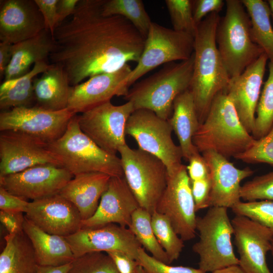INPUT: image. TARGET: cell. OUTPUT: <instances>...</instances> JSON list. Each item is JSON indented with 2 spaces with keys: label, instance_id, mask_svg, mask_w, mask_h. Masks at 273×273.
Instances as JSON below:
<instances>
[{
  "label": "cell",
  "instance_id": "obj_1",
  "mask_svg": "<svg viewBox=\"0 0 273 273\" xmlns=\"http://www.w3.org/2000/svg\"><path fill=\"white\" fill-rule=\"evenodd\" d=\"M104 2L79 0L71 19L55 31L49 59L64 69L71 86L138 63L143 51L146 38L124 17L103 15Z\"/></svg>",
  "mask_w": 273,
  "mask_h": 273
},
{
  "label": "cell",
  "instance_id": "obj_2",
  "mask_svg": "<svg viewBox=\"0 0 273 273\" xmlns=\"http://www.w3.org/2000/svg\"><path fill=\"white\" fill-rule=\"evenodd\" d=\"M218 13L205 17L197 25L194 36V62L189 89L200 123L204 120L214 98L226 88L230 76L218 51L216 32Z\"/></svg>",
  "mask_w": 273,
  "mask_h": 273
},
{
  "label": "cell",
  "instance_id": "obj_3",
  "mask_svg": "<svg viewBox=\"0 0 273 273\" xmlns=\"http://www.w3.org/2000/svg\"><path fill=\"white\" fill-rule=\"evenodd\" d=\"M254 141L224 92L214 98L206 118L193 138V144L200 153L212 151L227 159L244 152Z\"/></svg>",
  "mask_w": 273,
  "mask_h": 273
},
{
  "label": "cell",
  "instance_id": "obj_4",
  "mask_svg": "<svg viewBox=\"0 0 273 273\" xmlns=\"http://www.w3.org/2000/svg\"><path fill=\"white\" fill-rule=\"evenodd\" d=\"M194 62V53L188 60L164 65L159 71L135 83L124 98L134 110H149L168 120L175 98L190 88Z\"/></svg>",
  "mask_w": 273,
  "mask_h": 273
},
{
  "label": "cell",
  "instance_id": "obj_5",
  "mask_svg": "<svg viewBox=\"0 0 273 273\" xmlns=\"http://www.w3.org/2000/svg\"><path fill=\"white\" fill-rule=\"evenodd\" d=\"M48 148L73 176L97 172L111 177L124 176L120 158L103 150L82 132L77 114L64 134L48 144Z\"/></svg>",
  "mask_w": 273,
  "mask_h": 273
},
{
  "label": "cell",
  "instance_id": "obj_6",
  "mask_svg": "<svg viewBox=\"0 0 273 273\" xmlns=\"http://www.w3.org/2000/svg\"><path fill=\"white\" fill-rule=\"evenodd\" d=\"M216 32L217 47L231 78L240 75L262 54L252 40L249 15L239 0H226Z\"/></svg>",
  "mask_w": 273,
  "mask_h": 273
},
{
  "label": "cell",
  "instance_id": "obj_7",
  "mask_svg": "<svg viewBox=\"0 0 273 273\" xmlns=\"http://www.w3.org/2000/svg\"><path fill=\"white\" fill-rule=\"evenodd\" d=\"M124 177L140 207L151 214L167 186L168 171L157 157L127 144L118 151Z\"/></svg>",
  "mask_w": 273,
  "mask_h": 273
},
{
  "label": "cell",
  "instance_id": "obj_8",
  "mask_svg": "<svg viewBox=\"0 0 273 273\" xmlns=\"http://www.w3.org/2000/svg\"><path fill=\"white\" fill-rule=\"evenodd\" d=\"M196 230L199 240L192 249L199 256V268L206 273L239 265L232 243L234 230L228 208L209 207L203 216L197 217Z\"/></svg>",
  "mask_w": 273,
  "mask_h": 273
},
{
  "label": "cell",
  "instance_id": "obj_9",
  "mask_svg": "<svg viewBox=\"0 0 273 273\" xmlns=\"http://www.w3.org/2000/svg\"><path fill=\"white\" fill-rule=\"evenodd\" d=\"M172 131L168 120L158 116L152 111L139 109L129 116L125 134L135 140L139 149L160 159L170 176L182 165L183 158L180 146L172 139Z\"/></svg>",
  "mask_w": 273,
  "mask_h": 273
},
{
  "label": "cell",
  "instance_id": "obj_10",
  "mask_svg": "<svg viewBox=\"0 0 273 273\" xmlns=\"http://www.w3.org/2000/svg\"><path fill=\"white\" fill-rule=\"evenodd\" d=\"M194 50V36L152 22L140 60L125 83L130 88L140 78L159 66L188 60Z\"/></svg>",
  "mask_w": 273,
  "mask_h": 273
},
{
  "label": "cell",
  "instance_id": "obj_11",
  "mask_svg": "<svg viewBox=\"0 0 273 273\" xmlns=\"http://www.w3.org/2000/svg\"><path fill=\"white\" fill-rule=\"evenodd\" d=\"M134 111L128 101L116 106L108 101L78 115L81 130L99 147L116 155L127 144L125 128L127 120Z\"/></svg>",
  "mask_w": 273,
  "mask_h": 273
},
{
  "label": "cell",
  "instance_id": "obj_12",
  "mask_svg": "<svg viewBox=\"0 0 273 273\" xmlns=\"http://www.w3.org/2000/svg\"><path fill=\"white\" fill-rule=\"evenodd\" d=\"M76 113L66 108L51 111L37 106L16 107L0 114V130L16 131L48 143L60 138Z\"/></svg>",
  "mask_w": 273,
  "mask_h": 273
},
{
  "label": "cell",
  "instance_id": "obj_13",
  "mask_svg": "<svg viewBox=\"0 0 273 273\" xmlns=\"http://www.w3.org/2000/svg\"><path fill=\"white\" fill-rule=\"evenodd\" d=\"M156 211L168 219L184 241L195 237L197 216L186 165L182 164L174 173L168 176L166 187Z\"/></svg>",
  "mask_w": 273,
  "mask_h": 273
},
{
  "label": "cell",
  "instance_id": "obj_14",
  "mask_svg": "<svg viewBox=\"0 0 273 273\" xmlns=\"http://www.w3.org/2000/svg\"><path fill=\"white\" fill-rule=\"evenodd\" d=\"M47 164L62 167L58 157L49 149L48 143L23 132L1 131L0 177Z\"/></svg>",
  "mask_w": 273,
  "mask_h": 273
},
{
  "label": "cell",
  "instance_id": "obj_15",
  "mask_svg": "<svg viewBox=\"0 0 273 273\" xmlns=\"http://www.w3.org/2000/svg\"><path fill=\"white\" fill-rule=\"evenodd\" d=\"M64 238L75 258L90 252L116 251L137 261L139 250L142 247L128 228L116 223L82 227Z\"/></svg>",
  "mask_w": 273,
  "mask_h": 273
},
{
  "label": "cell",
  "instance_id": "obj_16",
  "mask_svg": "<svg viewBox=\"0 0 273 273\" xmlns=\"http://www.w3.org/2000/svg\"><path fill=\"white\" fill-rule=\"evenodd\" d=\"M73 177L63 167L42 164L0 177V187L25 200L34 201L59 194Z\"/></svg>",
  "mask_w": 273,
  "mask_h": 273
},
{
  "label": "cell",
  "instance_id": "obj_17",
  "mask_svg": "<svg viewBox=\"0 0 273 273\" xmlns=\"http://www.w3.org/2000/svg\"><path fill=\"white\" fill-rule=\"evenodd\" d=\"M239 265L247 273H271L266 255L271 251L273 235L265 226L244 216L231 220Z\"/></svg>",
  "mask_w": 273,
  "mask_h": 273
},
{
  "label": "cell",
  "instance_id": "obj_18",
  "mask_svg": "<svg viewBox=\"0 0 273 273\" xmlns=\"http://www.w3.org/2000/svg\"><path fill=\"white\" fill-rule=\"evenodd\" d=\"M25 217L43 231L64 237L82 228L78 209L59 194L29 202Z\"/></svg>",
  "mask_w": 273,
  "mask_h": 273
},
{
  "label": "cell",
  "instance_id": "obj_19",
  "mask_svg": "<svg viewBox=\"0 0 273 273\" xmlns=\"http://www.w3.org/2000/svg\"><path fill=\"white\" fill-rule=\"evenodd\" d=\"M268 60L265 53L262 54L240 75L231 78L224 91L234 105L242 124L251 135Z\"/></svg>",
  "mask_w": 273,
  "mask_h": 273
},
{
  "label": "cell",
  "instance_id": "obj_20",
  "mask_svg": "<svg viewBox=\"0 0 273 273\" xmlns=\"http://www.w3.org/2000/svg\"><path fill=\"white\" fill-rule=\"evenodd\" d=\"M131 70L128 64L117 71L98 74L71 86L67 108L77 114L111 101L114 96H125L129 88L125 80Z\"/></svg>",
  "mask_w": 273,
  "mask_h": 273
},
{
  "label": "cell",
  "instance_id": "obj_21",
  "mask_svg": "<svg viewBox=\"0 0 273 273\" xmlns=\"http://www.w3.org/2000/svg\"><path fill=\"white\" fill-rule=\"evenodd\" d=\"M209 168L211 189L210 207L232 208L241 201V182L254 171L249 167L240 169L228 159L212 151L201 153Z\"/></svg>",
  "mask_w": 273,
  "mask_h": 273
},
{
  "label": "cell",
  "instance_id": "obj_22",
  "mask_svg": "<svg viewBox=\"0 0 273 273\" xmlns=\"http://www.w3.org/2000/svg\"><path fill=\"white\" fill-rule=\"evenodd\" d=\"M44 29L43 19L34 0L1 1V42L15 44Z\"/></svg>",
  "mask_w": 273,
  "mask_h": 273
},
{
  "label": "cell",
  "instance_id": "obj_23",
  "mask_svg": "<svg viewBox=\"0 0 273 273\" xmlns=\"http://www.w3.org/2000/svg\"><path fill=\"white\" fill-rule=\"evenodd\" d=\"M139 207L124 177H111L96 211L82 220V227L116 223L128 228L133 213Z\"/></svg>",
  "mask_w": 273,
  "mask_h": 273
},
{
  "label": "cell",
  "instance_id": "obj_24",
  "mask_svg": "<svg viewBox=\"0 0 273 273\" xmlns=\"http://www.w3.org/2000/svg\"><path fill=\"white\" fill-rule=\"evenodd\" d=\"M111 177L101 172L80 173L74 176L59 194L76 207L82 220H84L96 211Z\"/></svg>",
  "mask_w": 273,
  "mask_h": 273
},
{
  "label": "cell",
  "instance_id": "obj_25",
  "mask_svg": "<svg viewBox=\"0 0 273 273\" xmlns=\"http://www.w3.org/2000/svg\"><path fill=\"white\" fill-rule=\"evenodd\" d=\"M54 49V39L47 29L36 36L12 44V55L4 81L20 77L30 71L32 64L47 61Z\"/></svg>",
  "mask_w": 273,
  "mask_h": 273
},
{
  "label": "cell",
  "instance_id": "obj_26",
  "mask_svg": "<svg viewBox=\"0 0 273 273\" xmlns=\"http://www.w3.org/2000/svg\"><path fill=\"white\" fill-rule=\"evenodd\" d=\"M33 84L36 106L51 111L67 108L71 86L60 66L50 64L39 77L34 78Z\"/></svg>",
  "mask_w": 273,
  "mask_h": 273
},
{
  "label": "cell",
  "instance_id": "obj_27",
  "mask_svg": "<svg viewBox=\"0 0 273 273\" xmlns=\"http://www.w3.org/2000/svg\"><path fill=\"white\" fill-rule=\"evenodd\" d=\"M23 230L31 243L39 265L61 266L72 263L75 259L64 237L43 231L25 217Z\"/></svg>",
  "mask_w": 273,
  "mask_h": 273
},
{
  "label": "cell",
  "instance_id": "obj_28",
  "mask_svg": "<svg viewBox=\"0 0 273 273\" xmlns=\"http://www.w3.org/2000/svg\"><path fill=\"white\" fill-rule=\"evenodd\" d=\"M175 133L183 155L188 161L198 150L193 138L200 125L192 94L189 89L179 94L174 100L172 112L168 119Z\"/></svg>",
  "mask_w": 273,
  "mask_h": 273
},
{
  "label": "cell",
  "instance_id": "obj_29",
  "mask_svg": "<svg viewBox=\"0 0 273 273\" xmlns=\"http://www.w3.org/2000/svg\"><path fill=\"white\" fill-rule=\"evenodd\" d=\"M0 254V273H36L38 264L31 243L22 231L5 237Z\"/></svg>",
  "mask_w": 273,
  "mask_h": 273
},
{
  "label": "cell",
  "instance_id": "obj_30",
  "mask_svg": "<svg viewBox=\"0 0 273 273\" xmlns=\"http://www.w3.org/2000/svg\"><path fill=\"white\" fill-rule=\"evenodd\" d=\"M47 61L36 63L30 71L18 78L4 81L0 86V108L3 111L30 107L35 101L33 79L49 67Z\"/></svg>",
  "mask_w": 273,
  "mask_h": 273
},
{
  "label": "cell",
  "instance_id": "obj_31",
  "mask_svg": "<svg viewBox=\"0 0 273 273\" xmlns=\"http://www.w3.org/2000/svg\"><path fill=\"white\" fill-rule=\"evenodd\" d=\"M249 15L253 41L268 58H273V27L270 10L267 1L241 0Z\"/></svg>",
  "mask_w": 273,
  "mask_h": 273
},
{
  "label": "cell",
  "instance_id": "obj_32",
  "mask_svg": "<svg viewBox=\"0 0 273 273\" xmlns=\"http://www.w3.org/2000/svg\"><path fill=\"white\" fill-rule=\"evenodd\" d=\"M102 14L105 16L124 17L145 38L152 22L141 0H104Z\"/></svg>",
  "mask_w": 273,
  "mask_h": 273
},
{
  "label": "cell",
  "instance_id": "obj_33",
  "mask_svg": "<svg viewBox=\"0 0 273 273\" xmlns=\"http://www.w3.org/2000/svg\"><path fill=\"white\" fill-rule=\"evenodd\" d=\"M152 214L139 207L132 214L128 229L142 247L156 259L169 264L167 256L158 243L151 223Z\"/></svg>",
  "mask_w": 273,
  "mask_h": 273
},
{
  "label": "cell",
  "instance_id": "obj_34",
  "mask_svg": "<svg viewBox=\"0 0 273 273\" xmlns=\"http://www.w3.org/2000/svg\"><path fill=\"white\" fill-rule=\"evenodd\" d=\"M268 67V76L260 94L252 133L255 140L264 136L273 124V58L269 60Z\"/></svg>",
  "mask_w": 273,
  "mask_h": 273
},
{
  "label": "cell",
  "instance_id": "obj_35",
  "mask_svg": "<svg viewBox=\"0 0 273 273\" xmlns=\"http://www.w3.org/2000/svg\"><path fill=\"white\" fill-rule=\"evenodd\" d=\"M151 223L155 236L165 252L170 264L179 257L185 246L184 241L163 214L155 211L152 214Z\"/></svg>",
  "mask_w": 273,
  "mask_h": 273
},
{
  "label": "cell",
  "instance_id": "obj_36",
  "mask_svg": "<svg viewBox=\"0 0 273 273\" xmlns=\"http://www.w3.org/2000/svg\"><path fill=\"white\" fill-rule=\"evenodd\" d=\"M68 273H119L106 252H94L75 258Z\"/></svg>",
  "mask_w": 273,
  "mask_h": 273
},
{
  "label": "cell",
  "instance_id": "obj_37",
  "mask_svg": "<svg viewBox=\"0 0 273 273\" xmlns=\"http://www.w3.org/2000/svg\"><path fill=\"white\" fill-rule=\"evenodd\" d=\"M173 29L195 36L197 25L193 17V1L166 0Z\"/></svg>",
  "mask_w": 273,
  "mask_h": 273
},
{
  "label": "cell",
  "instance_id": "obj_38",
  "mask_svg": "<svg viewBox=\"0 0 273 273\" xmlns=\"http://www.w3.org/2000/svg\"><path fill=\"white\" fill-rule=\"evenodd\" d=\"M237 215L247 217L268 228L273 235V201H240L232 208Z\"/></svg>",
  "mask_w": 273,
  "mask_h": 273
},
{
  "label": "cell",
  "instance_id": "obj_39",
  "mask_svg": "<svg viewBox=\"0 0 273 273\" xmlns=\"http://www.w3.org/2000/svg\"><path fill=\"white\" fill-rule=\"evenodd\" d=\"M235 158L246 163H263L273 166V124L264 136L255 140L250 148Z\"/></svg>",
  "mask_w": 273,
  "mask_h": 273
},
{
  "label": "cell",
  "instance_id": "obj_40",
  "mask_svg": "<svg viewBox=\"0 0 273 273\" xmlns=\"http://www.w3.org/2000/svg\"><path fill=\"white\" fill-rule=\"evenodd\" d=\"M240 195L246 202L273 201V171L245 183L241 186Z\"/></svg>",
  "mask_w": 273,
  "mask_h": 273
},
{
  "label": "cell",
  "instance_id": "obj_41",
  "mask_svg": "<svg viewBox=\"0 0 273 273\" xmlns=\"http://www.w3.org/2000/svg\"><path fill=\"white\" fill-rule=\"evenodd\" d=\"M147 273H206L200 268L183 266H170L149 255L141 247L136 261Z\"/></svg>",
  "mask_w": 273,
  "mask_h": 273
},
{
  "label": "cell",
  "instance_id": "obj_42",
  "mask_svg": "<svg viewBox=\"0 0 273 273\" xmlns=\"http://www.w3.org/2000/svg\"><path fill=\"white\" fill-rule=\"evenodd\" d=\"M191 184L196 211L209 207L211 189L210 175L206 178L191 181Z\"/></svg>",
  "mask_w": 273,
  "mask_h": 273
},
{
  "label": "cell",
  "instance_id": "obj_43",
  "mask_svg": "<svg viewBox=\"0 0 273 273\" xmlns=\"http://www.w3.org/2000/svg\"><path fill=\"white\" fill-rule=\"evenodd\" d=\"M43 19L46 29L52 37L58 26L57 5L58 0H34Z\"/></svg>",
  "mask_w": 273,
  "mask_h": 273
},
{
  "label": "cell",
  "instance_id": "obj_44",
  "mask_svg": "<svg viewBox=\"0 0 273 273\" xmlns=\"http://www.w3.org/2000/svg\"><path fill=\"white\" fill-rule=\"evenodd\" d=\"M225 2L222 0L193 1V13L194 21L198 25L205 17L213 13H219Z\"/></svg>",
  "mask_w": 273,
  "mask_h": 273
},
{
  "label": "cell",
  "instance_id": "obj_45",
  "mask_svg": "<svg viewBox=\"0 0 273 273\" xmlns=\"http://www.w3.org/2000/svg\"><path fill=\"white\" fill-rule=\"evenodd\" d=\"M188 161L189 164L186 167L191 181L204 179L209 176L207 163L199 151L193 154Z\"/></svg>",
  "mask_w": 273,
  "mask_h": 273
},
{
  "label": "cell",
  "instance_id": "obj_46",
  "mask_svg": "<svg viewBox=\"0 0 273 273\" xmlns=\"http://www.w3.org/2000/svg\"><path fill=\"white\" fill-rule=\"evenodd\" d=\"M29 202L15 195L0 187V209L5 211L26 213Z\"/></svg>",
  "mask_w": 273,
  "mask_h": 273
},
{
  "label": "cell",
  "instance_id": "obj_47",
  "mask_svg": "<svg viewBox=\"0 0 273 273\" xmlns=\"http://www.w3.org/2000/svg\"><path fill=\"white\" fill-rule=\"evenodd\" d=\"M24 219L25 216L22 212L0 210L1 222L7 230L8 234H16L23 231Z\"/></svg>",
  "mask_w": 273,
  "mask_h": 273
},
{
  "label": "cell",
  "instance_id": "obj_48",
  "mask_svg": "<svg viewBox=\"0 0 273 273\" xmlns=\"http://www.w3.org/2000/svg\"><path fill=\"white\" fill-rule=\"evenodd\" d=\"M113 259L119 273H135L138 262L125 253L116 251L106 252Z\"/></svg>",
  "mask_w": 273,
  "mask_h": 273
},
{
  "label": "cell",
  "instance_id": "obj_49",
  "mask_svg": "<svg viewBox=\"0 0 273 273\" xmlns=\"http://www.w3.org/2000/svg\"><path fill=\"white\" fill-rule=\"evenodd\" d=\"M79 0H58L57 13L58 26L64 19L75 12Z\"/></svg>",
  "mask_w": 273,
  "mask_h": 273
},
{
  "label": "cell",
  "instance_id": "obj_50",
  "mask_svg": "<svg viewBox=\"0 0 273 273\" xmlns=\"http://www.w3.org/2000/svg\"><path fill=\"white\" fill-rule=\"evenodd\" d=\"M12 44L6 42H0V75H4L6 69L11 60Z\"/></svg>",
  "mask_w": 273,
  "mask_h": 273
},
{
  "label": "cell",
  "instance_id": "obj_51",
  "mask_svg": "<svg viewBox=\"0 0 273 273\" xmlns=\"http://www.w3.org/2000/svg\"><path fill=\"white\" fill-rule=\"evenodd\" d=\"M71 263L58 266L39 265L36 273H68Z\"/></svg>",
  "mask_w": 273,
  "mask_h": 273
},
{
  "label": "cell",
  "instance_id": "obj_52",
  "mask_svg": "<svg viewBox=\"0 0 273 273\" xmlns=\"http://www.w3.org/2000/svg\"><path fill=\"white\" fill-rule=\"evenodd\" d=\"M212 273H247L239 264L228 266L217 270Z\"/></svg>",
  "mask_w": 273,
  "mask_h": 273
},
{
  "label": "cell",
  "instance_id": "obj_53",
  "mask_svg": "<svg viewBox=\"0 0 273 273\" xmlns=\"http://www.w3.org/2000/svg\"><path fill=\"white\" fill-rule=\"evenodd\" d=\"M270 10L271 19L273 23V0H268L267 1Z\"/></svg>",
  "mask_w": 273,
  "mask_h": 273
},
{
  "label": "cell",
  "instance_id": "obj_54",
  "mask_svg": "<svg viewBox=\"0 0 273 273\" xmlns=\"http://www.w3.org/2000/svg\"><path fill=\"white\" fill-rule=\"evenodd\" d=\"M135 273H147L145 269L141 266L139 265L136 268Z\"/></svg>",
  "mask_w": 273,
  "mask_h": 273
},
{
  "label": "cell",
  "instance_id": "obj_55",
  "mask_svg": "<svg viewBox=\"0 0 273 273\" xmlns=\"http://www.w3.org/2000/svg\"><path fill=\"white\" fill-rule=\"evenodd\" d=\"M271 253H272V255L273 256V241H272V248H271Z\"/></svg>",
  "mask_w": 273,
  "mask_h": 273
}]
</instances>
